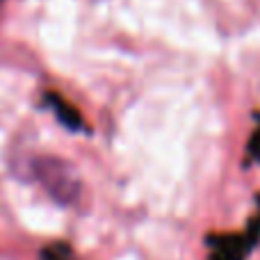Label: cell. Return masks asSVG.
<instances>
[{
  "label": "cell",
  "mask_w": 260,
  "mask_h": 260,
  "mask_svg": "<svg viewBox=\"0 0 260 260\" xmlns=\"http://www.w3.org/2000/svg\"><path fill=\"white\" fill-rule=\"evenodd\" d=\"M32 174L53 201L62 203V206L78 203L82 194V183L69 162L53 155H39L32 160Z\"/></svg>",
  "instance_id": "cell-1"
},
{
  "label": "cell",
  "mask_w": 260,
  "mask_h": 260,
  "mask_svg": "<svg viewBox=\"0 0 260 260\" xmlns=\"http://www.w3.org/2000/svg\"><path fill=\"white\" fill-rule=\"evenodd\" d=\"M48 103L53 105L55 114H57V119L64 123L69 130H80L82 128V119L80 114H78L76 108H71L69 103H64L59 96H48Z\"/></svg>",
  "instance_id": "cell-2"
}]
</instances>
